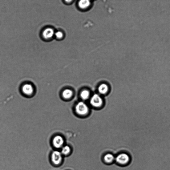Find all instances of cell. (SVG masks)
I'll use <instances>...</instances> for the list:
<instances>
[{
	"mask_svg": "<svg viewBox=\"0 0 170 170\" xmlns=\"http://www.w3.org/2000/svg\"><path fill=\"white\" fill-rule=\"evenodd\" d=\"M115 161L119 164L125 165L130 163L131 158L130 156L126 153H121L115 157Z\"/></svg>",
	"mask_w": 170,
	"mask_h": 170,
	"instance_id": "cell-1",
	"label": "cell"
},
{
	"mask_svg": "<svg viewBox=\"0 0 170 170\" xmlns=\"http://www.w3.org/2000/svg\"><path fill=\"white\" fill-rule=\"evenodd\" d=\"M55 32L54 29L51 27H46L42 32V37L46 41L52 40L54 37Z\"/></svg>",
	"mask_w": 170,
	"mask_h": 170,
	"instance_id": "cell-2",
	"label": "cell"
},
{
	"mask_svg": "<svg viewBox=\"0 0 170 170\" xmlns=\"http://www.w3.org/2000/svg\"><path fill=\"white\" fill-rule=\"evenodd\" d=\"M51 160L52 163L55 165H60L63 160V155L60 152L54 151L51 155Z\"/></svg>",
	"mask_w": 170,
	"mask_h": 170,
	"instance_id": "cell-3",
	"label": "cell"
},
{
	"mask_svg": "<svg viewBox=\"0 0 170 170\" xmlns=\"http://www.w3.org/2000/svg\"><path fill=\"white\" fill-rule=\"evenodd\" d=\"M76 112L80 115H84L88 113L89 108L87 105L83 102H79L75 107Z\"/></svg>",
	"mask_w": 170,
	"mask_h": 170,
	"instance_id": "cell-4",
	"label": "cell"
},
{
	"mask_svg": "<svg viewBox=\"0 0 170 170\" xmlns=\"http://www.w3.org/2000/svg\"><path fill=\"white\" fill-rule=\"evenodd\" d=\"M64 144V140L61 136L58 135L55 136L52 140V144L55 148H62Z\"/></svg>",
	"mask_w": 170,
	"mask_h": 170,
	"instance_id": "cell-5",
	"label": "cell"
},
{
	"mask_svg": "<svg viewBox=\"0 0 170 170\" xmlns=\"http://www.w3.org/2000/svg\"><path fill=\"white\" fill-rule=\"evenodd\" d=\"M91 104L95 107H98L103 104V100L101 97L98 95H93L91 99Z\"/></svg>",
	"mask_w": 170,
	"mask_h": 170,
	"instance_id": "cell-6",
	"label": "cell"
},
{
	"mask_svg": "<svg viewBox=\"0 0 170 170\" xmlns=\"http://www.w3.org/2000/svg\"><path fill=\"white\" fill-rule=\"evenodd\" d=\"M22 91L25 95L31 96L34 93V89L31 84L26 83L23 85L22 88Z\"/></svg>",
	"mask_w": 170,
	"mask_h": 170,
	"instance_id": "cell-7",
	"label": "cell"
},
{
	"mask_svg": "<svg viewBox=\"0 0 170 170\" xmlns=\"http://www.w3.org/2000/svg\"><path fill=\"white\" fill-rule=\"evenodd\" d=\"M115 157L111 153L106 154L103 156V160L106 164H110L112 163L115 161Z\"/></svg>",
	"mask_w": 170,
	"mask_h": 170,
	"instance_id": "cell-8",
	"label": "cell"
},
{
	"mask_svg": "<svg viewBox=\"0 0 170 170\" xmlns=\"http://www.w3.org/2000/svg\"><path fill=\"white\" fill-rule=\"evenodd\" d=\"M91 2L87 0H83L80 1L79 2V8L83 10L86 9L90 6Z\"/></svg>",
	"mask_w": 170,
	"mask_h": 170,
	"instance_id": "cell-9",
	"label": "cell"
},
{
	"mask_svg": "<svg viewBox=\"0 0 170 170\" xmlns=\"http://www.w3.org/2000/svg\"><path fill=\"white\" fill-rule=\"evenodd\" d=\"M73 94V91L70 89H67L63 91L62 96L64 99H68L71 98Z\"/></svg>",
	"mask_w": 170,
	"mask_h": 170,
	"instance_id": "cell-10",
	"label": "cell"
},
{
	"mask_svg": "<svg viewBox=\"0 0 170 170\" xmlns=\"http://www.w3.org/2000/svg\"><path fill=\"white\" fill-rule=\"evenodd\" d=\"M108 90V87L107 85L105 84H102L100 85L98 88L99 92L101 94H105Z\"/></svg>",
	"mask_w": 170,
	"mask_h": 170,
	"instance_id": "cell-11",
	"label": "cell"
},
{
	"mask_svg": "<svg viewBox=\"0 0 170 170\" xmlns=\"http://www.w3.org/2000/svg\"><path fill=\"white\" fill-rule=\"evenodd\" d=\"M71 152L70 147L67 145L63 146L61 149V152L63 155L67 156L70 155Z\"/></svg>",
	"mask_w": 170,
	"mask_h": 170,
	"instance_id": "cell-12",
	"label": "cell"
},
{
	"mask_svg": "<svg viewBox=\"0 0 170 170\" xmlns=\"http://www.w3.org/2000/svg\"><path fill=\"white\" fill-rule=\"evenodd\" d=\"M90 96V92L88 90H84L80 93V96L84 100L87 99Z\"/></svg>",
	"mask_w": 170,
	"mask_h": 170,
	"instance_id": "cell-13",
	"label": "cell"
},
{
	"mask_svg": "<svg viewBox=\"0 0 170 170\" xmlns=\"http://www.w3.org/2000/svg\"><path fill=\"white\" fill-rule=\"evenodd\" d=\"M64 37L63 32L61 31H58L55 32L54 37L57 40H60L63 39Z\"/></svg>",
	"mask_w": 170,
	"mask_h": 170,
	"instance_id": "cell-14",
	"label": "cell"
}]
</instances>
